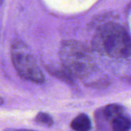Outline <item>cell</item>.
Wrapping results in <instances>:
<instances>
[{
    "mask_svg": "<svg viewBox=\"0 0 131 131\" xmlns=\"http://www.w3.org/2000/svg\"><path fill=\"white\" fill-rule=\"evenodd\" d=\"M92 47L100 54L131 60V35L119 24L107 23L101 26L92 39Z\"/></svg>",
    "mask_w": 131,
    "mask_h": 131,
    "instance_id": "1",
    "label": "cell"
},
{
    "mask_svg": "<svg viewBox=\"0 0 131 131\" xmlns=\"http://www.w3.org/2000/svg\"><path fill=\"white\" fill-rule=\"evenodd\" d=\"M63 68L72 77L84 79L96 69V63L91 49L84 44L68 40L61 43L59 51Z\"/></svg>",
    "mask_w": 131,
    "mask_h": 131,
    "instance_id": "2",
    "label": "cell"
},
{
    "mask_svg": "<svg viewBox=\"0 0 131 131\" xmlns=\"http://www.w3.org/2000/svg\"><path fill=\"white\" fill-rule=\"evenodd\" d=\"M13 65L19 76L27 81L42 84L45 76L28 46L19 40L13 42L11 48Z\"/></svg>",
    "mask_w": 131,
    "mask_h": 131,
    "instance_id": "3",
    "label": "cell"
},
{
    "mask_svg": "<svg viewBox=\"0 0 131 131\" xmlns=\"http://www.w3.org/2000/svg\"><path fill=\"white\" fill-rule=\"evenodd\" d=\"M110 124L112 131H129L131 129V118L123 114L113 119Z\"/></svg>",
    "mask_w": 131,
    "mask_h": 131,
    "instance_id": "4",
    "label": "cell"
},
{
    "mask_svg": "<svg viewBox=\"0 0 131 131\" xmlns=\"http://www.w3.org/2000/svg\"><path fill=\"white\" fill-rule=\"evenodd\" d=\"M71 127L75 131H89L91 129V121L85 114H81L73 119Z\"/></svg>",
    "mask_w": 131,
    "mask_h": 131,
    "instance_id": "5",
    "label": "cell"
},
{
    "mask_svg": "<svg viewBox=\"0 0 131 131\" xmlns=\"http://www.w3.org/2000/svg\"><path fill=\"white\" fill-rule=\"evenodd\" d=\"M124 114V109L122 106L116 104H108L101 110L102 117L107 121L111 122L117 116Z\"/></svg>",
    "mask_w": 131,
    "mask_h": 131,
    "instance_id": "6",
    "label": "cell"
},
{
    "mask_svg": "<svg viewBox=\"0 0 131 131\" xmlns=\"http://www.w3.org/2000/svg\"><path fill=\"white\" fill-rule=\"evenodd\" d=\"M35 121L41 124H45L48 127H51L52 126L54 121L53 119L51 117V116L47 113H43V112H40L35 118Z\"/></svg>",
    "mask_w": 131,
    "mask_h": 131,
    "instance_id": "7",
    "label": "cell"
},
{
    "mask_svg": "<svg viewBox=\"0 0 131 131\" xmlns=\"http://www.w3.org/2000/svg\"><path fill=\"white\" fill-rule=\"evenodd\" d=\"M111 81L108 78H102L98 80L96 82H94L92 84H88V86L89 87H92V88H107L110 85Z\"/></svg>",
    "mask_w": 131,
    "mask_h": 131,
    "instance_id": "8",
    "label": "cell"
},
{
    "mask_svg": "<svg viewBox=\"0 0 131 131\" xmlns=\"http://www.w3.org/2000/svg\"><path fill=\"white\" fill-rule=\"evenodd\" d=\"M3 102H4V100H3V98L0 97V105H2V104H3Z\"/></svg>",
    "mask_w": 131,
    "mask_h": 131,
    "instance_id": "9",
    "label": "cell"
},
{
    "mask_svg": "<svg viewBox=\"0 0 131 131\" xmlns=\"http://www.w3.org/2000/svg\"><path fill=\"white\" fill-rule=\"evenodd\" d=\"M17 131H35V130H18Z\"/></svg>",
    "mask_w": 131,
    "mask_h": 131,
    "instance_id": "10",
    "label": "cell"
},
{
    "mask_svg": "<svg viewBox=\"0 0 131 131\" xmlns=\"http://www.w3.org/2000/svg\"><path fill=\"white\" fill-rule=\"evenodd\" d=\"M3 0H0V3H2V2Z\"/></svg>",
    "mask_w": 131,
    "mask_h": 131,
    "instance_id": "11",
    "label": "cell"
}]
</instances>
